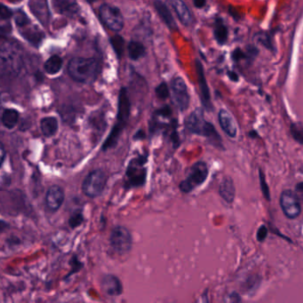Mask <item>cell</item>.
<instances>
[{"mask_svg": "<svg viewBox=\"0 0 303 303\" xmlns=\"http://www.w3.org/2000/svg\"><path fill=\"white\" fill-rule=\"evenodd\" d=\"M259 175H260V183H261V190H262V193L264 195L265 199L267 200H270V194H269V186L266 183V180H265V176L262 173V171L260 170L259 171Z\"/></svg>", "mask_w": 303, "mask_h": 303, "instance_id": "cell-32", "label": "cell"}, {"mask_svg": "<svg viewBox=\"0 0 303 303\" xmlns=\"http://www.w3.org/2000/svg\"><path fill=\"white\" fill-rule=\"evenodd\" d=\"M154 6H155V9L157 11L158 16H160V18L167 24V26L172 31L176 30L177 29L176 22H175V20L173 18L171 11L168 8V5L162 1H155Z\"/></svg>", "mask_w": 303, "mask_h": 303, "instance_id": "cell-18", "label": "cell"}, {"mask_svg": "<svg viewBox=\"0 0 303 303\" xmlns=\"http://www.w3.org/2000/svg\"><path fill=\"white\" fill-rule=\"evenodd\" d=\"M229 77H230V80H232V81H234V82H237L238 81V76H237V74L235 73L234 71H230L229 73Z\"/></svg>", "mask_w": 303, "mask_h": 303, "instance_id": "cell-38", "label": "cell"}, {"mask_svg": "<svg viewBox=\"0 0 303 303\" xmlns=\"http://www.w3.org/2000/svg\"><path fill=\"white\" fill-rule=\"evenodd\" d=\"M110 246L114 251L125 254L130 251L133 246V238L130 231L123 226H117L110 234Z\"/></svg>", "mask_w": 303, "mask_h": 303, "instance_id": "cell-8", "label": "cell"}, {"mask_svg": "<svg viewBox=\"0 0 303 303\" xmlns=\"http://www.w3.org/2000/svg\"><path fill=\"white\" fill-rule=\"evenodd\" d=\"M19 32L22 37L27 39L29 42L34 44L35 46H37L41 42L43 37L45 36L44 33L40 30H38L37 27L32 25V22L29 23L26 26L20 28Z\"/></svg>", "mask_w": 303, "mask_h": 303, "instance_id": "cell-19", "label": "cell"}, {"mask_svg": "<svg viewBox=\"0 0 303 303\" xmlns=\"http://www.w3.org/2000/svg\"><path fill=\"white\" fill-rule=\"evenodd\" d=\"M194 5L196 7H198V8H203L206 5V2L205 1H200V0H198V1H194Z\"/></svg>", "mask_w": 303, "mask_h": 303, "instance_id": "cell-39", "label": "cell"}, {"mask_svg": "<svg viewBox=\"0 0 303 303\" xmlns=\"http://www.w3.org/2000/svg\"><path fill=\"white\" fill-rule=\"evenodd\" d=\"M171 90L174 104L181 111L188 110L189 105V94L184 79L181 77H174L171 81Z\"/></svg>", "mask_w": 303, "mask_h": 303, "instance_id": "cell-9", "label": "cell"}, {"mask_svg": "<svg viewBox=\"0 0 303 303\" xmlns=\"http://www.w3.org/2000/svg\"><path fill=\"white\" fill-rule=\"evenodd\" d=\"M148 156L140 155L131 159L126 172V185L127 188L142 186L146 182L147 168L145 167Z\"/></svg>", "mask_w": 303, "mask_h": 303, "instance_id": "cell-4", "label": "cell"}, {"mask_svg": "<svg viewBox=\"0 0 303 303\" xmlns=\"http://www.w3.org/2000/svg\"><path fill=\"white\" fill-rule=\"evenodd\" d=\"M208 176V168L206 163L203 161L195 163L189 168L187 177L180 183V189L184 193H189L197 187L205 182Z\"/></svg>", "mask_w": 303, "mask_h": 303, "instance_id": "cell-5", "label": "cell"}, {"mask_svg": "<svg viewBox=\"0 0 303 303\" xmlns=\"http://www.w3.org/2000/svg\"><path fill=\"white\" fill-rule=\"evenodd\" d=\"M156 94L159 99L165 100L169 96V88L167 83L163 82L156 88Z\"/></svg>", "mask_w": 303, "mask_h": 303, "instance_id": "cell-31", "label": "cell"}, {"mask_svg": "<svg viewBox=\"0 0 303 303\" xmlns=\"http://www.w3.org/2000/svg\"><path fill=\"white\" fill-rule=\"evenodd\" d=\"M101 69L100 62L93 57H75L68 63V72L70 78L79 83H92Z\"/></svg>", "mask_w": 303, "mask_h": 303, "instance_id": "cell-2", "label": "cell"}, {"mask_svg": "<svg viewBox=\"0 0 303 303\" xmlns=\"http://www.w3.org/2000/svg\"><path fill=\"white\" fill-rule=\"evenodd\" d=\"M63 67V59L59 55H52L44 65L45 71L50 75L57 74Z\"/></svg>", "mask_w": 303, "mask_h": 303, "instance_id": "cell-26", "label": "cell"}, {"mask_svg": "<svg viewBox=\"0 0 303 303\" xmlns=\"http://www.w3.org/2000/svg\"><path fill=\"white\" fill-rule=\"evenodd\" d=\"M64 201V191L58 185H53L48 189L46 196V204L49 211L57 212Z\"/></svg>", "mask_w": 303, "mask_h": 303, "instance_id": "cell-13", "label": "cell"}, {"mask_svg": "<svg viewBox=\"0 0 303 303\" xmlns=\"http://www.w3.org/2000/svg\"><path fill=\"white\" fill-rule=\"evenodd\" d=\"M99 14L101 20L110 31L119 32L123 30L125 24L124 17L118 7L110 4H102L100 6Z\"/></svg>", "mask_w": 303, "mask_h": 303, "instance_id": "cell-6", "label": "cell"}, {"mask_svg": "<svg viewBox=\"0 0 303 303\" xmlns=\"http://www.w3.org/2000/svg\"><path fill=\"white\" fill-rule=\"evenodd\" d=\"M52 5L54 10L63 15L74 14L78 10L77 3L71 1H53Z\"/></svg>", "mask_w": 303, "mask_h": 303, "instance_id": "cell-25", "label": "cell"}, {"mask_svg": "<svg viewBox=\"0 0 303 303\" xmlns=\"http://www.w3.org/2000/svg\"><path fill=\"white\" fill-rule=\"evenodd\" d=\"M255 39H256L257 42L260 43L263 47H266L268 49H269V50L274 49L271 38H270V36L268 33H264V32L257 33L256 35H255Z\"/></svg>", "mask_w": 303, "mask_h": 303, "instance_id": "cell-28", "label": "cell"}, {"mask_svg": "<svg viewBox=\"0 0 303 303\" xmlns=\"http://www.w3.org/2000/svg\"><path fill=\"white\" fill-rule=\"evenodd\" d=\"M218 118L219 126L221 127V129L224 131L225 134L230 138H235L237 134V129L235 120L230 112L224 109H221L219 110Z\"/></svg>", "mask_w": 303, "mask_h": 303, "instance_id": "cell-15", "label": "cell"}, {"mask_svg": "<svg viewBox=\"0 0 303 303\" xmlns=\"http://www.w3.org/2000/svg\"><path fill=\"white\" fill-rule=\"evenodd\" d=\"M2 113H3V110H2V102H1V97H0V120H1Z\"/></svg>", "mask_w": 303, "mask_h": 303, "instance_id": "cell-40", "label": "cell"}, {"mask_svg": "<svg viewBox=\"0 0 303 303\" xmlns=\"http://www.w3.org/2000/svg\"><path fill=\"white\" fill-rule=\"evenodd\" d=\"M267 234H268V230H267L265 226H261V228L257 232V238L259 241H263L266 238Z\"/></svg>", "mask_w": 303, "mask_h": 303, "instance_id": "cell-36", "label": "cell"}, {"mask_svg": "<svg viewBox=\"0 0 303 303\" xmlns=\"http://www.w3.org/2000/svg\"><path fill=\"white\" fill-rule=\"evenodd\" d=\"M18 121H19V113L17 110L14 109H6L3 110L1 122L5 127L8 129H13L17 125Z\"/></svg>", "mask_w": 303, "mask_h": 303, "instance_id": "cell-24", "label": "cell"}, {"mask_svg": "<svg viewBox=\"0 0 303 303\" xmlns=\"http://www.w3.org/2000/svg\"><path fill=\"white\" fill-rule=\"evenodd\" d=\"M128 55L131 60L133 61H138L139 59L143 57L146 54V47L139 41L132 40L128 44Z\"/></svg>", "mask_w": 303, "mask_h": 303, "instance_id": "cell-22", "label": "cell"}, {"mask_svg": "<svg viewBox=\"0 0 303 303\" xmlns=\"http://www.w3.org/2000/svg\"><path fill=\"white\" fill-rule=\"evenodd\" d=\"M13 16V12L5 5L0 3V21H6Z\"/></svg>", "mask_w": 303, "mask_h": 303, "instance_id": "cell-33", "label": "cell"}, {"mask_svg": "<svg viewBox=\"0 0 303 303\" xmlns=\"http://www.w3.org/2000/svg\"><path fill=\"white\" fill-rule=\"evenodd\" d=\"M196 70H197V75H198L202 104L204 106L205 110L207 111H211V110H213L214 107H213V103L211 101L209 87H208V84H207L206 79H205L203 65L199 60H196Z\"/></svg>", "mask_w": 303, "mask_h": 303, "instance_id": "cell-12", "label": "cell"}, {"mask_svg": "<svg viewBox=\"0 0 303 303\" xmlns=\"http://www.w3.org/2000/svg\"><path fill=\"white\" fill-rule=\"evenodd\" d=\"M171 5L177 15L178 19L184 26H189L193 22V16L191 11L189 10L188 5L183 1L174 0L171 2Z\"/></svg>", "mask_w": 303, "mask_h": 303, "instance_id": "cell-16", "label": "cell"}, {"mask_svg": "<svg viewBox=\"0 0 303 303\" xmlns=\"http://www.w3.org/2000/svg\"><path fill=\"white\" fill-rule=\"evenodd\" d=\"M30 8L32 14L37 17V20L42 23L43 25H47L50 19L49 8L47 6L46 1H31L29 3Z\"/></svg>", "mask_w": 303, "mask_h": 303, "instance_id": "cell-17", "label": "cell"}, {"mask_svg": "<svg viewBox=\"0 0 303 303\" xmlns=\"http://www.w3.org/2000/svg\"><path fill=\"white\" fill-rule=\"evenodd\" d=\"M111 44H112V47L115 50L116 53L118 57H121L123 52H124V49H125V40L123 37L120 36H115V37L111 38Z\"/></svg>", "mask_w": 303, "mask_h": 303, "instance_id": "cell-27", "label": "cell"}, {"mask_svg": "<svg viewBox=\"0 0 303 303\" xmlns=\"http://www.w3.org/2000/svg\"><path fill=\"white\" fill-rule=\"evenodd\" d=\"M280 206L288 219H296L302 213V205L298 196L292 190H284L280 196Z\"/></svg>", "mask_w": 303, "mask_h": 303, "instance_id": "cell-10", "label": "cell"}, {"mask_svg": "<svg viewBox=\"0 0 303 303\" xmlns=\"http://www.w3.org/2000/svg\"><path fill=\"white\" fill-rule=\"evenodd\" d=\"M247 56H248V54L246 53V52H243L240 48L239 49L236 48L235 51L233 52V53H232V58L235 60L236 62H238V61H241V60L246 59Z\"/></svg>", "mask_w": 303, "mask_h": 303, "instance_id": "cell-34", "label": "cell"}, {"mask_svg": "<svg viewBox=\"0 0 303 303\" xmlns=\"http://www.w3.org/2000/svg\"><path fill=\"white\" fill-rule=\"evenodd\" d=\"M82 220H83V216H82V215L77 214V215H73V216L70 218V219H69V224H70V226H71L72 228H75V227H78V226L81 224Z\"/></svg>", "mask_w": 303, "mask_h": 303, "instance_id": "cell-35", "label": "cell"}, {"mask_svg": "<svg viewBox=\"0 0 303 303\" xmlns=\"http://www.w3.org/2000/svg\"><path fill=\"white\" fill-rule=\"evenodd\" d=\"M5 157V147L3 145L2 142H0V167L2 166V164L4 162V159Z\"/></svg>", "mask_w": 303, "mask_h": 303, "instance_id": "cell-37", "label": "cell"}, {"mask_svg": "<svg viewBox=\"0 0 303 303\" xmlns=\"http://www.w3.org/2000/svg\"><path fill=\"white\" fill-rule=\"evenodd\" d=\"M185 126L187 130L190 133L198 135L204 136L214 146L223 149L222 141L219 133L216 131L213 124L204 119L202 110L198 109L194 110L186 118Z\"/></svg>", "mask_w": 303, "mask_h": 303, "instance_id": "cell-3", "label": "cell"}, {"mask_svg": "<svg viewBox=\"0 0 303 303\" xmlns=\"http://www.w3.org/2000/svg\"><path fill=\"white\" fill-rule=\"evenodd\" d=\"M291 135H293V139L296 141H298L300 144L303 143V126L301 124H292L291 127Z\"/></svg>", "mask_w": 303, "mask_h": 303, "instance_id": "cell-29", "label": "cell"}, {"mask_svg": "<svg viewBox=\"0 0 303 303\" xmlns=\"http://www.w3.org/2000/svg\"><path fill=\"white\" fill-rule=\"evenodd\" d=\"M40 126H41V131L44 135L46 137H52L57 133V119L53 117L44 118L40 123Z\"/></svg>", "mask_w": 303, "mask_h": 303, "instance_id": "cell-23", "label": "cell"}, {"mask_svg": "<svg viewBox=\"0 0 303 303\" xmlns=\"http://www.w3.org/2000/svg\"><path fill=\"white\" fill-rule=\"evenodd\" d=\"M219 193L220 197L228 203H232L235 199V185L230 177H225L219 184Z\"/></svg>", "mask_w": 303, "mask_h": 303, "instance_id": "cell-20", "label": "cell"}, {"mask_svg": "<svg viewBox=\"0 0 303 303\" xmlns=\"http://www.w3.org/2000/svg\"><path fill=\"white\" fill-rule=\"evenodd\" d=\"M15 20H16V25L19 29L22 28V27L26 26L29 23H31V20L26 16V14L23 13L21 10L16 12Z\"/></svg>", "mask_w": 303, "mask_h": 303, "instance_id": "cell-30", "label": "cell"}, {"mask_svg": "<svg viewBox=\"0 0 303 303\" xmlns=\"http://www.w3.org/2000/svg\"><path fill=\"white\" fill-rule=\"evenodd\" d=\"M107 183V176L101 170H94L84 179L82 190L86 197L94 199L103 192Z\"/></svg>", "mask_w": 303, "mask_h": 303, "instance_id": "cell-7", "label": "cell"}, {"mask_svg": "<svg viewBox=\"0 0 303 303\" xmlns=\"http://www.w3.org/2000/svg\"><path fill=\"white\" fill-rule=\"evenodd\" d=\"M131 102L126 87H122L118 96V122L113 128L120 133L126 127V123L130 116Z\"/></svg>", "mask_w": 303, "mask_h": 303, "instance_id": "cell-11", "label": "cell"}, {"mask_svg": "<svg viewBox=\"0 0 303 303\" xmlns=\"http://www.w3.org/2000/svg\"><path fill=\"white\" fill-rule=\"evenodd\" d=\"M101 286L103 292L110 296L120 295L123 292V286L120 280L114 275H105L101 279Z\"/></svg>", "mask_w": 303, "mask_h": 303, "instance_id": "cell-14", "label": "cell"}, {"mask_svg": "<svg viewBox=\"0 0 303 303\" xmlns=\"http://www.w3.org/2000/svg\"><path fill=\"white\" fill-rule=\"evenodd\" d=\"M214 35H215L216 41L220 46H223L228 41V37H229L228 28L226 26L224 21L219 17L217 18L215 21Z\"/></svg>", "mask_w": 303, "mask_h": 303, "instance_id": "cell-21", "label": "cell"}, {"mask_svg": "<svg viewBox=\"0 0 303 303\" xmlns=\"http://www.w3.org/2000/svg\"><path fill=\"white\" fill-rule=\"evenodd\" d=\"M23 66L22 52L16 43L5 42L0 47V73L7 78H16Z\"/></svg>", "mask_w": 303, "mask_h": 303, "instance_id": "cell-1", "label": "cell"}]
</instances>
